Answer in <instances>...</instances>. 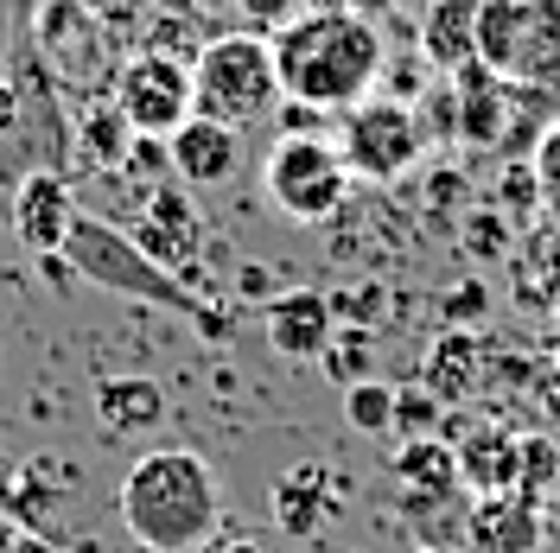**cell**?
<instances>
[{"mask_svg": "<svg viewBox=\"0 0 560 553\" xmlns=\"http://www.w3.org/2000/svg\"><path fill=\"white\" fill-rule=\"evenodd\" d=\"M331 331H338V311L313 286H287L261 311V338H268V350L280 363H318L325 344H331Z\"/></svg>", "mask_w": 560, "mask_h": 553, "instance_id": "12", "label": "cell"}, {"mask_svg": "<svg viewBox=\"0 0 560 553\" xmlns=\"http://www.w3.org/2000/svg\"><path fill=\"white\" fill-rule=\"evenodd\" d=\"M458 451V478L478 496H497V490H523V439L503 426V420H478L465 433H446Z\"/></svg>", "mask_w": 560, "mask_h": 553, "instance_id": "14", "label": "cell"}, {"mask_svg": "<svg viewBox=\"0 0 560 553\" xmlns=\"http://www.w3.org/2000/svg\"><path fill=\"white\" fill-rule=\"evenodd\" d=\"M160 420H166V388L153 376L96 381V426H103V439H147Z\"/></svg>", "mask_w": 560, "mask_h": 553, "instance_id": "20", "label": "cell"}, {"mask_svg": "<svg viewBox=\"0 0 560 553\" xmlns=\"http://www.w3.org/2000/svg\"><path fill=\"white\" fill-rule=\"evenodd\" d=\"M345 166L357 178H376L395 185L401 173H415L420 153H427V128L408 103H388V96H363L357 108H345Z\"/></svg>", "mask_w": 560, "mask_h": 553, "instance_id": "7", "label": "cell"}, {"mask_svg": "<svg viewBox=\"0 0 560 553\" xmlns=\"http://www.w3.org/2000/svg\"><path fill=\"white\" fill-rule=\"evenodd\" d=\"M490 311V293H485V280H465L458 293H446V325H478Z\"/></svg>", "mask_w": 560, "mask_h": 553, "instance_id": "28", "label": "cell"}, {"mask_svg": "<svg viewBox=\"0 0 560 553\" xmlns=\"http://www.w3.org/2000/svg\"><path fill=\"white\" fill-rule=\"evenodd\" d=\"M465 255H471V261H497V255H510V223L490 216V210L465 216Z\"/></svg>", "mask_w": 560, "mask_h": 553, "instance_id": "26", "label": "cell"}, {"mask_svg": "<svg viewBox=\"0 0 560 553\" xmlns=\"http://www.w3.org/2000/svg\"><path fill=\"white\" fill-rule=\"evenodd\" d=\"M205 553H268L261 541H243V534H210Z\"/></svg>", "mask_w": 560, "mask_h": 553, "instance_id": "33", "label": "cell"}, {"mask_svg": "<svg viewBox=\"0 0 560 553\" xmlns=\"http://www.w3.org/2000/svg\"><path fill=\"white\" fill-rule=\"evenodd\" d=\"M345 509H350V484L331 471V464H318V458L287 464V471L275 478V490H268V516H275V528H287L293 541L325 534Z\"/></svg>", "mask_w": 560, "mask_h": 553, "instance_id": "9", "label": "cell"}, {"mask_svg": "<svg viewBox=\"0 0 560 553\" xmlns=\"http://www.w3.org/2000/svg\"><path fill=\"white\" fill-rule=\"evenodd\" d=\"M121 528L153 553H198L223 521V490L205 451L191 446H153L128 464L115 490Z\"/></svg>", "mask_w": 560, "mask_h": 553, "instance_id": "2", "label": "cell"}, {"mask_svg": "<svg viewBox=\"0 0 560 553\" xmlns=\"http://www.w3.org/2000/svg\"><path fill=\"white\" fill-rule=\"evenodd\" d=\"M318 363L331 369V381H338V388L363 381L370 369H376V331H370V325H345V331H331V344H325V356H318Z\"/></svg>", "mask_w": 560, "mask_h": 553, "instance_id": "23", "label": "cell"}, {"mask_svg": "<svg viewBox=\"0 0 560 553\" xmlns=\"http://www.w3.org/2000/svg\"><path fill=\"white\" fill-rule=\"evenodd\" d=\"M345 426L350 433H363V439L395 433V381H383V376L350 381L345 388Z\"/></svg>", "mask_w": 560, "mask_h": 553, "instance_id": "22", "label": "cell"}, {"mask_svg": "<svg viewBox=\"0 0 560 553\" xmlns=\"http://www.w3.org/2000/svg\"><path fill=\"white\" fill-rule=\"evenodd\" d=\"M70 216H77V198H70V185L58 173L20 178V191H13V236L33 255H58L65 248Z\"/></svg>", "mask_w": 560, "mask_h": 553, "instance_id": "17", "label": "cell"}, {"mask_svg": "<svg viewBox=\"0 0 560 553\" xmlns=\"http://www.w3.org/2000/svg\"><path fill=\"white\" fill-rule=\"evenodd\" d=\"M160 268H173V274L198 280V255H205V216L191 210V198L178 191V185H160L147 204H140V223L128 230Z\"/></svg>", "mask_w": 560, "mask_h": 553, "instance_id": "10", "label": "cell"}, {"mask_svg": "<svg viewBox=\"0 0 560 553\" xmlns=\"http://www.w3.org/2000/svg\"><path fill=\"white\" fill-rule=\"evenodd\" d=\"M541 503L528 490H497L465 509V553H541Z\"/></svg>", "mask_w": 560, "mask_h": 553, "instance_id": "13", "label": "cell"}, {"mask_svg": "<svg viewBox=\"0 0 560 553\" xmlns=\"http://www.w3.org/2000/svg\"><path fill=\"white\" fill-rule=\"evenodd\" d=\"M261 191H268V204L287 216V223H300V230H313V223H331L350 198V166L338 146H325L313 134H287L261 160Z\"/></svg>", "mask_w": 560, "mask_h": 553, "instance_id": "6", "label": "cell"}, {"mask_svg": "<svg viewBox=\"0 0 560 553\" xmlns=\"http://www.w3.org/2000/svg\"><path fill=\"white\" fill-rule=\"evenodd\" d=\"M115 108L128 115V128L140 140H166L198 108L191 96V64L173 51H135L115 64Z\"/></svg>", "mask_w": 560, "mask_h": 553, "instance_id": "8", "label": "cell"}, {"mask_svg": "<svg viewBox=\"0 0 560 553\" xmlns=\"http://www.w3.org/2000/svg\"><path fill=\"white\" fill-rule=\"evenodd\" d=\"M395 484H401V496L415 503V509H440V503H458V490H465V478H458V451L446 433H427V439H401V451H395Z\"/></svg>", "mask_w": 560, "mask_h": 553, "instance_id": "16", "label": "cell"}, {"mask_svg": "<svg viewBox=\"0 0 560 553\" xmlns=\"http://www.w3.org/2000/svg\"><path fill=\"white\" fill-rule=\"evenodd\" d=\"M13 115H20V96H13V83H0V140L13 128Z\"/></svg>", "mask_w": 560, "mask_h": 553, "instance_id": "35", "label": "cell"}, {"mask_svg": "<svg viewBox=\"0 0 560 553\" xmlns=\"http://www.w3.org/2000/svg\"><path fill=\"white\" fill-rule=\"evenodd\" d=\"M103 20L90 13V7H77V0H38V45L51 51V64L77 77V83H90L96 70H103Z\"/></svg>", "mask_w": 560, "mask_h": 553, "instance_id": "15", "label": "cell"}, {"mask_svg": "<svg viewBox=\"0 0 560 553\" xmlns=\"http://www.w3.org/2000/svg\"><path fill=\"white\" fill-rule=\"evenodd\" d=\"M236 7H243V20H255L248 33H280L300 13V0H236Z\"/></svg>", "mask_w": 560, "mask_h": 553, "instance_id": "29", "label": "cell"}, {"mask_svg": "<svg viewBox=\"0 0 560 553\" xmlns=\"http://www.w3.org/2000/svg\"><path fill=\"white\" fill-rule=\"evenodd\" d=\"M548 484H555V446L548 439H523V490L541 496Z\"/></svg>", "mask_w": 560, "mask_h": 553, "instance_id": "27", "label": "cell"}, {"mask_svg": "<svg viewBox=\"0 0 560 553\" xmlns=\"http://www.w3.org/2000/svg\"><path fill=\"white\" fill-rule=\"evenodd\" d=\"M420 58L433 70H446V77L478 64V0H427V13H420Z\"/></svg>", "mask_w": 560, "mask_h": 553, "instance_id": "21", "label": "cell"}, {"mask_svg": "<svg viewBox=\"0 0 560 553\" xmlns=\"http://www.w3.org/2000/svg\"><path fill=\"white\" fill-rule=\"evenodd\" d=\"M440 426H446V401H440L427 381L395 388V433H401V439H427V433H440Z\"/></svg>", "mask_w": 560, "mask_h": 553, "instance_id": "24", "label": "cell"}, {"mask_svg": "<svg viewBox=\"0 0 560 553\" xmlns=\"http://www.w3.org/2000/svg\"><path fill=\"white\" fill-rule=\"evenodd\" d=\"M191 96H198L205 115L230 121V128L261 121L280 103V70H275L268 33H223V38H210V45H198V58H191Z\"/></svg>", "mask_w": 560, "mask_h": 553, "instance_id": "4", "label": "cell"}, {"mask_svg": "<svg viewBox=\"0 0 560 553\" xmlns=\"http://www.w3.org/2000/svg\"><path fill=\"white\" fill-rule=\"evenodd\" d=\"M58 261H65L83 286H103V293H115V299H140V306L185 311L210 344H223V338H230V318H223L217 306H205V299L191 293V280L173 274V268H160V261H153L128 230H115V223L90 216V210H77V216H70V236H65V248H58Z\"/></svg>", "mask_w": 560, "mask_h": 553, "instance_id": "3", "label": "cell"}, {"mask_svg": "<svg viewBox=\"0 0 560 553\" xmlns=\"http://www.w3.org/2000/svg\"><path fill=\"white\" fill-rule=\"evenodd\" d=\"M478 64L523 90H560V0H478Z\"/></svg>", "mask_w": 560, "mask_h": 553, "instance_id": "5", "label": "cell"}, {"mask_svg": "<svg viewBox=\"0 0 560 553\" xmlns=\"http://www.w3.org/2000/svg\"><path fill=\"white\" fill-rule=\"evenodd\" d=\"M458 96V140L465 146H503L510 140V103H516V83H503L497 70L465 64L453 77Z\"/></svg>", "mask_w": 560, "mask_h": 553, "instance_id": "18", "label": "cell"}, {"mask_svg": "<svg viewBox=\"0 0 560 553\" xmlns=\"http://www.w3.org/2000/svg\"><path fill=\"white\" fill-rule=\"evenodd\" d=\"M275 268H243V280H236V293H243V299H255V293H261V299H275Z\"/></svg>", "mask_w": 560, "mask_h": 553, "instance_id": "32", "label": "cell"}, {"mask_svg": "<svg viewBox=\"0 0 560 553\" xmlns=\"http://www.w3.org/2000/svg\"><path fill=\"white\" fill-rule=\"evenodd\" d=\"M166 160H173L178 185H230L236 166H243V128L217 121L205 108H191L166 134Z\"/></svg>", "mask_w": 560, "mask_h": 553, "instance_id": "11", "label": "cell"}, {"mask_svg": "<svg viewBox=\"0 0 560 553\" xmlns=\"http://www.w3.org/2000/svg\"><path fill=\"white\" fill-rule=\"evenodd\" d=\"M128 134H135V128H128V115H121L115 103H103V108H90V115H83V146H90L103 166H121Z\"/></svg>", "mask_w": 560, "mask_h": 553, "instance_id": "25", "label": "cell"}, {"mask_svg": "<svg viewBox=\"0 0 560 553\" xmlns=\"http://www.w3.org/2000/svg\"><path fill=\"white\" fill-rule=\"evenodd\" d=\"M77 7H90L103 26H128V20H140V7H147V0H77Z\"/></svg>", "mask_w": 560, "mask_h": 553, "instance_id": "31", "label": "cell"}, {"mask_svg": "<svg viewBox=\"0 0 560 553\" xmlns=\"http://www.w3.org/2000/svg\"><path fill=\"white\" fill-rule=\"evenodd\" d=\"M268 45H275L280 96L300 108H357L388 70V45L376 20H363L350 7H306Z\"/></svg>", "mask_w": 560, "mask_h": 553, "instance_id": "1", "label": "cell"}, {"mask_svg": "<svg viewBox=\"0 0 560 553\" xmlns=\"http://www.w3.org/2000/svg\"><path fill=\"white\" fill-rule=\"evenodd\" d=\"M420 381H427L446 408H453V401H471L478 381H485V338H478V325H446V331L427 344Z\"/></svg>", "mask_w": 560, "mask_h": 553, "instance_id": "19", "label": "cell"}, {"mask_svg": "<svg viewBox=\"0 0 560 553\" xmlns=\"http://www.w3.org/2000/svg\"><path fill=\"white\" fill-rule=\"evenodd\" d=\"M13 553H45V548H38L33 534H20V548H13Z\"/></svg>", "mask_w": 560, "mask_h": 553, "instance_id": "36", "label": "cell"}, {"mask_svg": "<svg viewBox=\"0 0 560 553\" xmlns=\"http://www.w3.org/2000/svg\"><path fill=\"white\" fill-rule=\"evenodd\" d=\"M420 553H465V548H420Z\"/></svg>", "mask_w": 560, "mask_h": 553, "instance_id": "37", "label": "cell"}, {"mask_svg": "<svg viewBox=\"0 0 560 553\" xmlns=\"http://www.w3.org/2000/svg\"><path fill=\"white\" fill-rule=\"evenodd\" d=\"M535 185H541V198H548L555 216H560V128L548 134V146H541V173H535Z\"/></svg>", "mask_w": 560, "mask_h": 553, "instance_id": "30", "label": "cell"}, {"mask_svg": "<svg viewBox=\"0 0 560 553\" xmlns=\"http://www.w3.org/2000/svg\"><path fill=\"white\" fill-rule=\"evenodd\" d=\"M325 7H350V13H363V20H383L395 0H325Z\"/></svg>", "mask_w": 560, "mask_h": 553, "instance_id": "34", "label": "cell"}]
</instances>
